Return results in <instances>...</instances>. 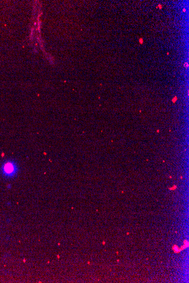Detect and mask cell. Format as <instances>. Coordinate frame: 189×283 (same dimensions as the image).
<instances>
[{"label": "cell", "mask_w": 189, "mask_h": 283, "mask_svg": "<svg viewBox=\"0 0 189 283\" xmlns=\"http://www.w3.org/2000/svg\"><path fill=\"white\" fill-rule=\"evenodd\" d=\"M19 166L17 163L9 159L4 162L1 167V172L4 177L11 179L16 177L19 172Z\"/></svg>", "instance_id": "6da1fadb"}, {"label": "cell", "mask_w": 189, "mask_h": 283, "mask_svg": "<svg viewBox=\"0 0 189 283\" xmlns=\"http://www.w3.org/2000/svg\"><path fill=\"white\" fill-rule=\"evenodd\" d=\"M139 42H140V43H141V44H143V39H142V38H141V39H139Z\"/></svg>", "instance_id": "7a4b0ae2"}, {"label": "cell", "mask_w": 189, "mask_h": 283, "mask_svg": "<svg viewBox=\"0 0 189 283\" xmlns=\"http://www.w3.org/2000/svg\"><path fill=\"white\" fill-rule=\"evenodd\" d=\"M183 11H184V12H185V11H185V9H183Z\"/></svg>", "instance_id": "3957f363"}]
</instances>
